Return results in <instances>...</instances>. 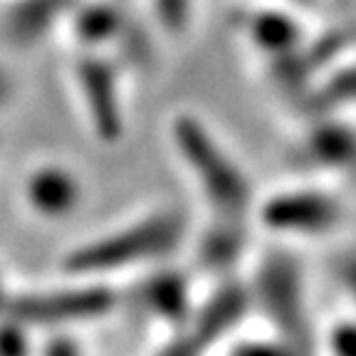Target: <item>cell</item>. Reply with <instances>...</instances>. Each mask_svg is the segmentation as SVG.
Returning <instances> with one entry per match:
<instances>
[{
    "instance_id": "obj_7",
    "label": "cell",
    "mask_w": 356,
    "mask_h": 356,
    "mask_svg": "<svg viewBox=\"0 0 356 356\" xmlns=\"http://www.w3.org/2000/svg\"><path fill=\"white\" fill-rule=\"evenodd\" d=\"M252 309L255 307H252L250 284L228 275L200 305L195 302L193 314L184 329L208 351L218 341L233 337L235 329L245 322Z\"/></svg>"
},
{
    "instance_id": "obj_17",
    "label": "cell",
    "mask_w": 356,
    "mask_h": 356,
    "mask_svg": "<svg viewBox=\"0 0 356 356\" xmlns=\"http://www.w3.org/2000/svg\"><path fill=\"white\" fill-rule=\"evenodd\" d=\"M117 44H119V50H122L127 65L139 67L141 70V67H146L151 62L149 33H146L141 25H136L131 17H127V22H124L122 33H119V38H117Z\"/></svg>"
},
{
    "instance_id": "obj_9",
    "label": "cell",
    "mask_w": 356,
    "mask_h": 356,
    "mask_svg": "<svg viewBox=\"0 0 356 356\" xmlns=\"http://www.w3.org/2000/svg\"><path fill=\"white\" fill-rule=\"evenodd\" d=\"M297 161L307 168L324 171L356 168V129L337 119V114L309 119V127L297 149Z\"/></svg>"
},
{
    "instance_id": "obj_8",
    "label": "cell",
    "mask_w": 356,
    "mask_h": 356,
    "mask_svg": "<svg viewBox=\"0 0 356 356\" xmlns=\"http://www.w3.org/2000/svg\"><path fill=\"white\" fill-rule=\"evenodd\" d=\"M131 300L141 312L173 332L188 324L195 307L188 275L166 262L146 267L144 277L131 287Z\"/></svg>"
},
{
    "instance_id": "obj_15",
    "label": "cell",
    "mask_w": 356,
    "mask_h": 356,
    "mask_svg": "<svg viewBox=\"0 0 356 356\" xmlns=\"http://www.w3.org/2000/svg\"><path fill=\"white\" fill-rule=\"evenodd\" d=\"M297 109L307 119L329 117L339 111L356 106V60L354 62H337L327 72L319 74V79L312 84V89L295 102Z\"/></svg>"
},
{
    "instance_id": "obj_16",
    "label": "cell",
    "mask_w": 356,
    "mask_h": 356,
    "mask_svg": "<svg viewBox=\"0 0 356 356\" xmlns=\"http://www.w3.org/2000/svg\"><path fill=\"white\" fill-rule=\"evenodd\" d=\"M195 0H151L156 28H161L166 35H184L193 17Z\"/></svg>"
},
{
    "instance_id": "obj_2",
    "label": "cell",
    "mask_w": 356,
    "mask_h": 356,
    "mask_svg": "<svg viewBox=\"0 0 356 356\" xmlns=\"http://www.w3.org/2000/svg\"><path fill=\"white\" fill-rule=\"evenodd\" d=\"M168 139L211 216L252 218L255 188L245 168L235 161L206 122L195 114H176L168 124Z\"/></svg>"
},
{
    "instance_id": "obj_18",
    "label": "cell",
    "mask_w": 356,
    "mask_h": 356,
    "mask_svg": "<svg viewBox=\"0 0 356 356\" xmlns=\"http://www.w3.org/2000/svg\"><path fill=\"white\" fill-rule=\"evenodd\" d=\"M30 334H33V329L3 314L0 317V356H33Z\"/></svg>"
},
{
    "instance_id": "obj_20",
    "label": "cell",
    "mask_w": 356,
    "mask_h": 356,
    "mask_svg": "<svg viewBox=\"0 0 356 356\" xmlns=\"http://www.w3.org/2000/svg\"><path fill=\"white\" fill-rule=\"evenodd\" d=\"M228 356H292L289 349L277 339H265V337H255V339H238L230 344Z\"/></svg>"
},
{
    "instance_id": "obj_21",
    "label": "cell",
    "mask_w": 356,
    "mask_h": 356,
    "mask_svg": "<svg viewBox=\"0 0 356 356\" xmlns=\"http://www.w3.org/2000/svg\"><path fill=\"white\" fill-rule=\"evenodd\" d=\"M334 280L356 302V250H344L334 255Z\"/></svg>"
},
{
    "instance_id": "obj_19",
    "label": "cell",
    "mask_w": 356,
    "mask_h": 356,
    "mask_svg": "<svg viewBox=\"0 0 356 356\" xmlns=\"http://www.w3.org/2000/svg\"><path fill=\"white\" fill-rule=\"evenodd\" d=\"M329 356H356V319H341L329 327L324 337Z\"/></svg>"
},
{
    "instance_id": "obj_23",
    "label": "cell",
    "mask_w": 356,
    "mask_h": 356,
    "mask_svg": "<svg viewBox=\"0 0 356 356\" xmlns=\"http://www.w3.org/2000/svg\"><path fill=\"white\" fill-rule=\"evenodd\" d=\"M42 356H82V349L70 337H52L44 341Z\"/></svg>"
},
{
    "instance_id": "obj_24",
    "label": "cell",
    "mask_w": 356,
    "mask_h": 356,
    "mask_svg": "<svg viewBox=\"0 0 356 356\" xmlns=\"http://www.w3.org/2000/svg\"><path fill=\"white\" fill-rule=\"evenodd\" d=\"M13 99V82L3 70H0V109H6Z\"/></svg>"
},
{
    "instance_id": "obj_6",
    "label": "cell",
    "mask_w": 356,
    "mask_h": 356,
    "mask_svg": "<svg viewBox=\"0 0 356 356\" xmlns=\"http://www.w3.org/2000/svg\"><path fill=\"white\" fill-rule=\"evenodd\" d=\"M252 216L275 235H324L344 220V203L322 188H287L255 200Z\"/></svg>"
},
{
    "instance_id": "obj_5",
    "label": "cell",
    "mask_w": 356,
    "mask_h": 356,
    "mask_svg": "<svg viewBox=\"0 0 356 356\" xmlns=\"http://www.w3.org/2000/svg\"><path fill=\"white\" fill-rule=\"evenodd\" d=\"M77 87L87 124L99 144L114 146L127 134V109L119 67L102 52H82L74 62Z\"/></svg>"
},
{
    "instance_id": "obj_12",
    "label": "cell",
    "mask_w": 356,
    "mask_h": 356,
    "mask_svg": "<svg viewBox=\"0 0 356 356\" xmlns=\"http://www.w3.org/2000/svg\"><path fill=\"white\" fill-rule=\"evenodd\" d=\"M77 0H13L0 15V33L13 47H33L67 20Z\"/></svg>"
},
{
    "instance_id": "obj_14",
    "label": "cell",
    "mask_w": 356,
    "mask_h": 356,
    "mask_svg": "<svg viewBox=\"0 0 356 356\" xmlns=\"http://www.w3.org/2000/svg\"><path fill=\"white\" fill-rule=\"evenodd\" d=\"M129 13L122 8V0H87L70 13V33L82 47V52H102V47L117 42Z\"/></svg>"
},
{
    "instance_id": "obj_22",
    "label": "cell",
    "mask_w": 356,
    "mask_h": 356,
    "mask_svg": "<svg viewBox=\"0 0 356 356\" xmlns=\"http://www.w3.org/2000/svg\"><path fill=\"white\" fill-rule=\"evenodd\" d=\"M203 354H206V349H203L186 329H176L173 337L159 349L156 356H203Z\"/></svg>"
},
{
    "instance_id": "obj_10",
    "label": "cell",
    "mask_w": 356,
    "mask_h": 356,
    "mask_svg": "<svg viewBox=\"0 0 356 356\" xmlns=\"http://www.w3.org/2000/svg\"><path fill=\"white\" fill-rule=\"evenodd\" d=\"M22 195L28 208L47 220H65L82 206V181L60 163H42L25 178Z\"/></svg>"
},
{
    "instance_id": "obj_25",
    "label": "cell",
    "mask_w": 356,
    "mask_h": 356,
    "mask_svg": "<svg viewBox=\"0 0 356 356\" xmlns=\"http://www.w3.org/2000/svg\"><path fill=\"white\" fill-rule=\"evenodd\" d=\"M10 289H8V284H6V280H3V275H0V317L8 312V302H10Z\"/></svg>"
},
{
    "instance_id": "obj_11",
    "label": "cell",
    "mask_w": 356,
    "mask_h": 356,
    "mask_svg": "<svg viewBox=\"0 0 356 356\" xmlns=\"http://www.w3.org/2000/svg\"><path fill=\"white\" fill-rule=\"evenodd\" d=\"M250 248V225L248 218L211 216L195 238V262L218 277H228L233 267L240 265Z\"/></svg>"
},
{
    "instance_id": "obj_4",
    "label": "cell",
    "mask_w": 356,
    "mask_h": 356,
    "mask_svg": "<svg viewBox=\"0 0 356 356\" xmlns=\"http://www.w3.org/2000/svg\"><path fill=\"white\" fill-rule=\"evenodd\" d=\"M117 305L119 292L106 280L70 277L65 284L13 292L6 314L28 329H67L104 319Z\"/></svg>"
},
{
    "instance_id": "obj_13",
    "label": "cell",
    "mask_w": 356,
    "mask_h": 356,
    "mask_svg": "<svg viewBox=\"0 0 356 356\" xmlns=\"http://www.w3.org/2000/svg\"><path fill=\"white\" fill-rule=\"evenodd\" d=\"M243 30L255 50H260L267 60L302 47L307 40V30L292 13L282 8H257L243 20Z\"/></svg>"
},
{
    "instance_id": "obj_1",
    "label": "cell",
    "mask_w": 356,
    "mask_h": 356,
    "mask_svg": "<svg viewBox=\"0 0 356 356\" xmlns=\"http://www.w3.org/2000/svg\"><path fill=\"white\" fill-rule=\"evenodd\" d=\"M186 218L173 208H161L114 228L65 252L60 270L67 277L106 280L111 275L166 262L186 238Z\"/></svg>"
},
{
    "instance_id": "obj_3",
    "label": "cell",
    "mask_w": 356,
    "mask_h": 356,
    "mask_svg": "<svg viewBox=\"0 0 356 356\" xmlns=\"http://www.w3.org/2000/svg\"><path fill=\"white\" fill-rule=\"evenodd\" d=\"M252 307L275 327V337L292 356L317 354V337L307 307L305 275L300 260L287 250H267L250 282Z\"/></svg>"
}]
</instances>
